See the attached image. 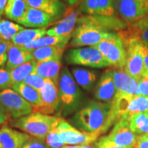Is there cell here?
Returning <instances> with one entry per match:
<instances>
[{
    "label": "cell",
    "instance_id": "obj_37",
    "mask_svg": "<svg viewBox=\"0 0 148 148\" xmlns=\"http://www.w3.org/2000/svg\"><path fill=\"white\" fill-rule=\"evenodd\" d=\"M136 95L148 96V73H147L138 83V86Z\"/></svg>",
    "mask_w": 148,
    "mask_h": 148
},
{
    "label": "cell",
    "instance_id": "obj_10",
    "mask_svg": "<svg viewBox=\"0 0 148 148\" xmlns=\"http://www.w3.org/2000/svg\"><path fill=\"white\" fill-rule=\"evenodd\" d=\"M56 130L65 145H90L95 143L100 136L98 133H90L79 130L62 119L59 122Z\"/></svg>",
    "mask_w": 148,
    "mask_h": 148
},
{
    "label": "cell",
    "instance_id": "obj_38",
    "mask_svg": "<svg viewBox=\"0 0 148 148\" xmlns=\"http://www.w3.org/2000/svg\"><path fill=\"white\" fill-rule=\"evenodd\" d=\"M10 42L0 39V67L3 66L7 62V59H8L7 50H8Z\"/></svg>",
    "mask_w": 148,
    "mask_h": 148
},
{
    "label": "cell",
    "instance_id": "obj_21",
    "mask_svg": "<svg viewBox=\"0 0 148 148\" xmlns=\"http://www.w3.org/2000/svg\"><path fill=\"white\" fill-rule=\"evenodd\" d=\"M30 8L42 10L50 14L54 19L63 15L66 9L60 0H25Z\"/></svg>",
    "mask_w": 148,
    "mask_h": 148
},
{
    "label": "cell",
    "instance_id": "obj_47",
    "mask_svg": "<svg viewBox=\"0 0 148 148\" xmlns=\"http://www.w3.org/2000/svg\"><path fill=\"white\" fill-rule=\"evenodd\" d=\"M60 148H81V145H69V146H63Z\"/></svg>",
    "mask_w": 148,
    "mask_h": 148
},
{
    "label": "cell",
    "instance_id": "obj_17",
    "mask_svg": "<svg viewBox=\"0 0 148 148\" xmlns=\"http://www.w3.org/2000/svg\"><path fill=\"white\" fill-rule=\"evenodd\" d=\"M113 69L116 95H136L139 82L128 75L123 69Z\"/></svg>",
    "mask_w": 148,
    "mask_h": 148
},
{
    "label": "cell",
    "instance_id": "obj_44",
    "mask_svg": "<svg viewBox=\"0 0 148 148\" xmlns=\"http://www.w3.org/2000/svg\"><path fill=\"white\" fill-rule=\"evenodd\" d=\"M9 119V118L4 113H3L1 110H0V125L4 124L6 123L7 121Z\"/></svg>",
    "mask_w": 148,
    "mask_h": 148
},
{
    "label": "cell",
    "instance_id": "obj_14",
    "mask_svg": "<svg viewBox=\"0 0 148 148\" xmlns=\"http://www.w3.org/2000/svg\"><path fill=\"white\" fill-rule=\"evenodd\" d=\"M116 87L114 82L113 69L106 70L98 81L94 92L97 100L111 103L116 95Z\"/></svg>",
    "mask_w": 148,
    "mask_h": 148
},
{
    "label": "cell",
    "instance_id": "obj_6",
    "mask_svg": "<svg viewBox=\"0 0 148 148\" xmlns=\"http://www.w3.org/2000/svg\"><path fill=\"white\" fill-rule=\"evenodd\" d=\"M64 58L69 64L92 68H105L109 66L100 51L92 46L69 49L64 55Z\"/></svg>",
    "mask_w": 148,
    "mask_h": 148
},
{
    "label": "cell",
    "instance_id": "obj_33",
    "mask_svg": "<svg viewBox=\"0 0 148 148\" xmlns=\"http://www.w3.org/2000/svg\"><path fill=\"white\" fill-rule=\"evenodd\" d=\"M45 140V142L50 148H60L65 145L64 140L57 131L56 127L47 134Z\"/></svg>",
    "mask_w": 148,
    "mask_h": 148
},
{
    "label": "cell",
    "instance_id": "obj_28",
    "mask_svg": "<svg viewBox=\"0 0 148 148\" xmlns=\"http://www.w3.org/2000/svg\"><path fill=\"white\" fill-rule=\"evenodd\" d=\"M47 30L45 28L23 29L12 38L11 42L14 45L23 46L44 36L47 34Z\"/></svg>",
    "mask_w": 148,
    "mask_h": 148
},
{
    "label": "cell",
    "instance_id": "obj_43",
    "mask_svg": "<svg viewBox=\"0 0 148 148\" xmlns=\"http://www.w3.org/2000/svg\"><path fill=\"white\" fill-rule=\"evenodd\" d=\"M7 3H8V0H0V17L5 12Z\"/></svg>",
    "mask_w": 148,
    "mask_h": 148
},
{
    "label": "cell",
    "instance_id": "obj_40",
    "mask_svg": "<svg viewBox=\"0 0 148 148\" xmlns=\"http://www.w3.org/2000/svg\"><path fill=\"white\" fill-rule=\"evenodd\" d=\"M129 27L136 29H144L148 28V13L144 17L136 21V23L129 25Z\"/></svg>",
    "mask_w": 148,
    "mask_h": 148
},
{
    "label": "cell",
    "instance_id": "obj_16",
    "mask_svg": "<svg viewBox=\"0 0 148 148\" xmlns=\"http://www.w3.org/2000/svg\"><path fill=\"white\" fill-rule=\"evenodd\" d=\"M79 11L88 15L114 16L116 10L114 0H83Z\"/></svg>",
    "mask_w": 148,
    "mask_h": 148
},
{
    "label": "cell",
    "instance_id": "obj_41",
    "mask_svg": "<svg viewBox=\"0 0 148 148\" xmlns=\"http://www.w3.org/2000/svg\"><path fill=\"white\" fill-rule=\"evenodd\" d=\"M134 148H148V134L138 136Z\"/></svg>",
    "mask_w": 148,
    "mask_h": 148
},
{
    "label": "cell",
    "instance_id": "obj_19",
    "mask_svg": "<svg viewBox=\"0 0 148 148\" xmlns=\"http://www.w3.org/2000/svg\"><path fill=\"white\" fill-rule=\"evenodd\" d=\"M7 54L8 59L5 69L9 71L25 62L34 60L30 51L22 46L14 45L12 42L9 43Z\"/></svg>",
    "mask_w": 148,
    "mask_h": 148
},
{
    "label": "cell",
    "instance_id": "obj_20",
    "mask_svg": "<svg viewBox=\"0 0 148 148\" xmlns=\"http://www.w3.org/2000/svg\"><path fill=\"white\" fill-rule=\"evenodd\" d=\"M53 20L54 18L50 14L38 9L29 7L25 15L18 24L27 27L43 28L52 23Z\"/></svg>",
    "mask_w": 148,
    "mask_h": 148
},
{
    "label": "cell",
    "instance_id": "obj_7",
    "mask_svg": "<svg viewBox=\"0 0 148 148\" xmlns=\"http://www.w3.org/2000/svg\"><path fill=\"white\" fill-rule=\"evenodd\" d=\"M121 40L126 50V60L123 69L139 82L147 73L140 51V42L134 38Z\"/></svg>",
    "mask_w": 148,
    "mask_h": 148
},
{
    "label": "cell",
    "instance_id": "obj_4",
    "mask_svg": "<svg viewBox=\"0 0 148 148\" xmlns=\"http://www.w3.org/2000/svg\"><path fill=\"white\" fill-rule=\"evenodd\" d=\"M92 47L100 51L109 66L118 69H123L126 60V50L117 33L111 32L107 38Z\"/></svg>",
    "mask_w": 148,
    "mask_h": 148
},
{
    "label": "cell",
    "instance_id": "obj_15",
    "mask_svg": "<svg viewBox=\"0 0 148 148\" xmlns=\"http://www.w3.org/2000/svg\"><path fill=\"white\" fill-rule=\"evenodd\" d=\"M77 21L92 24L108 32H111L110 31L120 32L128 26L126 22L114 16H82L78 18Z\"/></svg>",
    "mask_w": 148,
    "mask_h": 148
},
{
    "label": "cell",
    "instance_id": "obj_9",
    "mask_svg": "<svg viewBox=\"0 0 148 148\" xmlns=\"http://www.w3.org/2000/svg\"><path fill=\"white\" fill-rule=\"evenodd\" d=\"M114 4L116 12L128 26L148 13V0H114Z\"/></svg>",
    "mask_w": 148,
    "mask_h": 148
},
{
    "label": "cell",
    "instance_id": "obj_8",
    "mask_svg": "<svg viewBox=\"0 0 148 148\" xmlns=\"http://www.w3.org/2000/svg\"><path fill=\"white\" fill-rule=\"evenodd\" d=\"M110 33L92 24L77 21L72 34L71 46L73 47L94 46L107 38Z\"/></svg>",
    "mask_w": 148,
    "mask_h": 148
},
{
    "label": "cell",
    "instance_id": "obj_48",
    "mask_svg": "<svg viewBox=\"0 0 148 148\" xmlns=\"http://www.w3.org/2000/svg\"><path fill=\"white\" fill-rule=\"evenodd\" d=\"M1 17H0V21H1Z\"/></svg>",
    "mask_w": 148,
    "mask_h": 148
},
{
    "label": "cell",
    "instance_id": "obj_36",
    "mask_svg": "<svg viewBox=\"0 0 148 148\" xmlns=\"http://www.w3.org/2000/svg\"><path fill=\"white\" fill-rule=\"evenodd\" d=\"M22 148H50L43 140L30 136Z\"/></svg>",
    "mask_w": 148,
    "mask_h": 148
},
{
    "label": "cell",
    "instance_id": "obj_26",
    "mask_svg": "<svg viewBox=\"0 0 148 148\" xmlns=\"http://www.w3.org/2000/svg\"><path fill=\"white\" fill-rule=\"evenodd\" d=\"M12 90L19 94L24 99L32 105L33 109L38 107L40 104V93L38 90L31 87L25 83L20 82L13 84L11 86Z\"/></svg>",
    "mask_w": 148,
    "mask_h": 148
},
{
    "label": "cell",
    "instance_id": "obj_31",
    "mask_svg": "<svg viewBox=\"0 0 148 148\" xmlns=\"http://www.w3.org/2000/svg\"><path fill=\"white\" fill-rule=\"evenodd\" d=\"M23 29L24 27L19 24L8 20L1 19L0 21V39L10 42Z\"/></svg>",
    "mask_w": 148,
    "mask_h": 148
},
{
    "label": "cell",
    "instance_id": "obj_12",
    "mask_svg": "<svg viewBox=\"0 0 148 148\" xmlns=\"http://www.w3.org/2000/svg\"><path fill=\"white\" fill-rule=\"evenodd\" d=\"M106 137L116 145L134 148L138 136L131 130L127 119H121L114 124L113 128Z\"/></svg>",
    "mask_w": 148,
    "mask_h": 148
},
{
    "label": "cell",
    "instance_id": "obj_13",
    "mask_svg": "<svg viewBox=\"0 0 148 148\" xmlns=\"http://www.w3.org/2000/svg\"><path fill=\"white\" fill-rule=\"evenodd\" d=\"M79 11L74 8L66 9L63 18L55 26L47 30V36L66 37L72 36L75 26L78 20Z\"/></svg>",
    "mask_w": 148,
    "mask_h": 148
},
{
    "label": "cell",
    "instance_id": "obj_22",
    "mask_svg": "<svg viewBox=\"0 0 148 148\" xmlns=\"http://www.w3.org/2000/svg\"><path fill=\"white\" fill-rule=\"evenodd\" d=\"M62 59L37 62L34 73L44 79H49L58 86L60 71L62 67Z\"/></svg>",
    "mask_w": 148,
    "mask_h": 148
},
{
    "label": "cell",
    "instance_id": "obj_46",
    "mask_svg": "<svg viewBox=\"0 0 148 148\" xmlns=\"http://www.w3.org/2000/svg\"><path fill=\"white\" fill-rule=\"evenodd\" d=\"M81 148H96L95 143L92 145V144H90V145H81Z\"/></svg>",
    "mask_w": 148,
    "mask_h": 148
},
{
    "label": "cell",
    "instance_id": "obj_32",
    "mask_svg": "<svg viewBox=\"0 0 148 148\" xmlns=\"http://www.w3.org/2000/svg\"><path fill=\"white\" fill-rule=\"evenodd\" d=\"M121 39L134 38L148 47V28L144 29H136L128 27L126 30H122L117 32Z\"/></svg>",
    "mask_w": 148,
    "mask_h": 148
},
{
    "label": "cell",
    "instance_id": "obj_5",
    "mask_svg": "<svg viewBox=\"0 0 148 148\" xmlns=\"http://www.w3.org/2000/svg\"><path fill=\"white\" fill-rule=\"evenodd\" d=\"M0 110L9 119L16 120L33 112V107L14 90L0 91Z\"/></svg>",
    "mask_w": 148,
    "mask_h": 148
},
{
    "label": "cell",
    "instance_id": "obj_45",
    "mask_svg": "<svg viewBox=\"0 0 148 148\" xmlns=\"http://www.w3.org/2000/svg\"><path fill=\"white\" fill-rule=\"evenodd\" d=\"M63 1H66L68 3H69L70 5H74L75 3H76L78 2L79 0H63Z\"/></svg>",
    "mask_w": 148,
    "mask_h": 148
},
{
    "label": "cell",
    "instance_id": "obj_42",
    "mask_svg": "<svg viewBox=\"0 0 148 148\" xmlns=\"http://www.w3.org/2000/svg\"><path fill=\"white\" fill-rule=\"evenodd\" d=\"M140 51L143 56L146 72L148 73V47L140 42Z\"/></svg>",
    "mask_w": 148,
    "mask_h": 148
},
{
    "label": "cell",
    "instance_id": "obj_11",
    "mask_svg": "<svg viewBox=\"0 0 148 148\" xmlns=\"http://www.w3.org/2000/svg\"><path fill=\"white\" fill-rule=\"evenodd\" d=\"M58 86L53 81L46 79L45 86L39 92L40 104L38 107L33 109V112L51 114L58 110L60 99Z\"/></svg>",
    "mask_w": 148,
    "mask_h": 148
},
{
    "label": "cell",
    "instance_id": "obj_35",
    "mask_svg": "<svg viewBox=\"0 0 148 148\" xmlns=\"http://www.w3.org/2000/svg\"><path fill=\"white\" fill-rule=\"evenodd\" d=\"M12 85L10 71L6 69L0 68V90L8 89Z\"/></svg>",
    "mask_w": 148,
    "mask_h": 148
},
{
    "label": "cell",
    "instance_id": "obj_39",
    "mask_svg": "<svg viewBox=\"0 0 148 148\" xmlns=\"http://www.w3.org/2000/svg\"><path fill=\"white\" fill-rule=\"evenodd\" d=\"M95 145L96 148H127L115 145V144L110 141L107 138L106 136H101L99 140L95 142Z\"/></svg>",
    "mask_w": 148,
    "mask_h": 148
},
{
    "label": "cell",
    "instance_id": "obj_1",
    "mask_svg": "<svg viewBox=\"0 0 148 148\" xmlns=\"http://www.w3.org/2000/svg\"><path fill=\"white\" fill-rule=\"evenodd\" d=\"M111 110V103L91 100L86 103L72 116L71 122L76 128L90 133L103 134Z\"/></svg>",
    "mask_w": 148,
    "mask_h": 148
},
{
    "label": "cell",
    "instance_id": "obj_30",
    "mask_svg": "<svg viewBox=\"0 0 148 148\" xmlns=\"http://www.w3.org/2000/svg\"><path fill=\"white\" fill-rule=\"evenodd\" d=\"M36 64L37 61L32 60L11 70L10 73L12 84L23 82L28 75L34 73Z\"/></svg>",
    "mask_w": 148,
    "mask_h": 148
},
{
    "label": "cell",
    "instance_id": "obj_27",
    "mask_svg": "<svg viewBox=\"0 0 148 148\" xmlns=\"http://www.w3.org/2000/svg\"><path fill=\"white\" fill-rule=\"evenodd\" d=\"M71 38V36L59 37V36H42L41 38L34 40V41L27 43L26 45L22 46L28 50L38 49L48 46H62L65 47L69 40Z\"/></svg>",
    "mask_w": 148,
    "mask_h": 148
},
{
    "label": "cell",
    "instance_id": "obj_23",
    "mask_svg": "<svg viewBox=\"0 0 148 148\" xmlns=\"http://www.w3.org/2000/svg\"><path fill=\"white\" fill-rule=\"evenodd\" d=\"M71 72L77 85L87 91L92 90L97 81L95 71L82 68H73Z\"/></svg>",
    "mask_w": 148,
    "mask_h": 148
},
{
    "label": "cell",
    "instance_id": "obj_29",
    "mask_svg": "<svg viewBox=\"0 0 148 148\" xmlns=\"http://www.w3.org/2000/svg\"><path fill=\"white\" fill-rule=\"evenodd\" d=\"M129 125L131 130L137 136L148 134V113L139 112L129 117Z\"/></svg>",
    "mask_w": 148,
    "mask_h": 148
},
{
    "label": "cell",
    "instance_id": "obj_2",
    "mask_svg": "<svg viewBox=\"0 0 148 148\" xmlns=\"http://www.w3.org/2000/svg\"><path fill=\"white\" fill-rule=\"evenodd\" d=\"M61 118L40 112H32L17 119L11 123L32 137L45 140L51 131L58 126Z\"/></svg>",
    "mask_w": 148,
    "mask_h": 148
},
{
    "label": "cell",
    "instance_id": "obj_25",
    "mask_svg": "<svg viewBox=\"0 0 148 148\" xmlns=\"http://www.w3.org/2000/svg\"><path fill=\"white\" fill-rule=\"evenodd\" d=\"M28 8L25 0H8L5 15L9 19L18 23L25 15Z\"/></svg>",
    "mask_w": 148,
    "mask_h": 148
},
{
    "label": "cell",
    "instance_id": "obj_34",
    "mask_svg": "<svg viewBox=\"0 0 148 148\" xmlns=\"http://www.w3.org/2000/svg\"><path fill=\"white\" fill-rule=\"evenodd\" d=\"M45 82L46 79L42 78V77L34 73L28 75L25 79V80L23 81L24 83L30 86L31 87L34 88V89L38 90V92H40L42 88L44 87Z\"/></svg>",
    "mask_w": 148,
    "mask_h": 148
},
{
    "label": "cell",
    "instance_id": "obj_24",
    "mask_svg": "<svg viewBox=\"0 0 148 148\" xmlns=\"http://www.w3.org/2000/svg\"><path fill=\"white\" fill-rule=\"evenodd\" d=\"M65 47L62 46H48L30 51L34 60L37 62H43L55 59H62Z\"/></svg>",
    "mask_w": 148,
    "mask_h": 148
},
{
    "label": "cell",
    "instance_id": "obj_18",
    "mask_svg": "<svg viewBox=\"0 0 148 148\" xmlns=\"http://www.w3.org/2000/svg\"><path fill=\"white\" fill-rule=\"evenodd\" d=\"M30 136L4 125L0 127V148H22Z\"/></svg>",
    "mask_w": 148,
    "mask_h": 148
},
{
    "label": "cell",
    "instance_id": "obj_3",
    "mask_svg": "<svg viewBox=\"0 0 148 148\" xmlns=\"http://www.w3.org/2000/svg\"><path fill=\"white\" fill-rule=\"evenodd\" d=\"M59 99L64 115L77 111L82 106L83 94L67 68L61 71L58 82Z\"/></svg>",
    "mask_w": 148,
    "mask_h": 148
}]
</instances>
